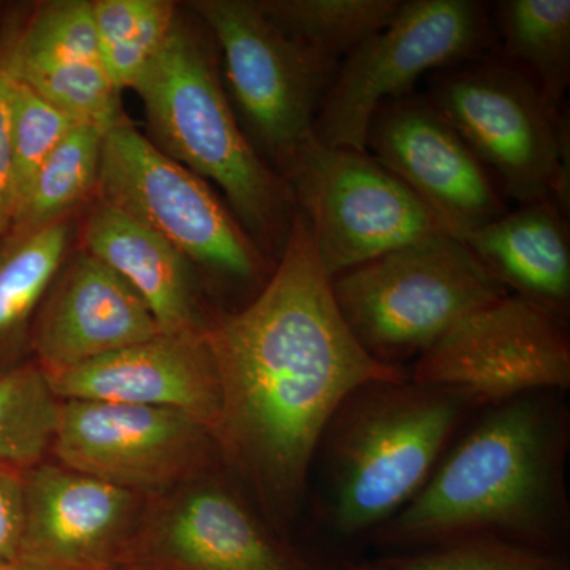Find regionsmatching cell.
<instances>
[{
    "instance_id": "cell-1",
    "label": "cell",
    "mask_w": 570,
    "mask_h": 570,
    "mask_svg": "<svg viewBox=\"0 0 570 570\" xmlns=\"http://www.w3.org/2000/svg\"><path fill=\"white\" fill-rule=\"evenodd\" d=\"M220 387L213 438L279 527L295 519L326 426L355 390L407 379L367 355L341 316L313 232L296 212L257 295L205 325Z\"/></svg>"
},
{
    "instance_id": "cell-2",
    "label": "cell",
    "mask_w": 570,
    "mask_h": 570,
    "mask_svg": "<svg viewBox=\"0 0 570 570\" xmlns=\"http://www.w3.org/2000/svg\"><path fill=\"white\" fill-rule=\"evenodd\" d=\"M564 415L542 393L493 406L381 528V542L501 539L538 547L564 510Z\"/></svg>"
},
{
    "instance_id": "cell-3",
    "label": "cell",
    "mask_w": 570,
    "mask_h": 570,
    "mask_svg": "<svg viewBox=\"0 0 570 570\" xmlns=\"http://www.w3.org/2000/svg\"><path fill=\"white\" fill-rule=\"evenodd\" d=\"M209 45L204 33L176 21L132 86L145 110L146 137L175 163L217 184L258 249L277 262L298 209L236 118Z\"/></svg>"
},
{
    "instance_id": "cell-4",
    "label": "cell",
    "mask_w": 570,
    "mask_h": 570,
    "mask_svg": "<svg viewBox=\"0 0 570 570\" xmlns=\"http://www.w3.org/2000/svg\"><path fill=\"white\" fill-rule=\"evenodd\" d=\"M456 393L403 381L371 382L326 426L333 527L377 530L425 485L464 409Z\"/></svg>"
},
{
    "instance_id": "cell-5",
    "label": "cell",
    "mask_w": 570,
    "mask_h": 570,
    "mask_svg": "<svg viewBox=\"0 0 570 570\" xmlns=\"http://www.w3.org/2000/svg\"><path fill=\"white\" fill-rule=\"evenodd\" d=\"M341 316L385 365L419 356L472 311L508 295L463 239L436 234L332 277Z\"/></svg>"
},
{
    "instance_id": "cell-6",
    "label": "cell",
    "mask_w": 570,
    "mask_h": 570,
    "mask_svg": "<svg viewBox=\"0 0 570 570\" xmlns=\"http://www.w3.org/2000/svg\"><path fill=\"white\" fill-rule=\"evenodd\" d=\"M426 97L504 195L520 205L551 197L568 216L569 122L547 107L523 70L483 56L436 71Z\"/></svg>"
},
{
    "instance_id": "cell-7",
    "label": "cell",
    "mask_w": 570,
    "mask_h": 570,
    "mask_svg": "<svg viewBox=\"0 0 570 570\" xmlns=\"http://www.w3.org/2000/svg\"><path fill=\"white\" fill-rule=\"evenodd\" d=\"M497 40L485 3L407 0L387 28L337 67L318 110L314 137L330 148L366 151L371 118L407 96L428 73L483 58Z\"/></svg>"
},
{
    "instance_id": "cell-8",
    "label": "cell",
    "mask_w": 570,
    "mask_h": 570,
    "mask_svg": "<svg viewBox=\"0 0 570 570\" xmlns=\"http://www.w3.org/2000/svg\"><path fill=\"white\" fill-rule=\"evenodd\" d=\"M330 277L436 234V214L367 151L309 138L281 171Z\"/></svg>"
},
{
    "instance_id": "cell-9",
    "label": "cell",
    "mask_w": 570,
    "mask_h": 570,
    "mask_svg": "<svg viewBox=\"0 0 570 570\" xmlns=\"http://www.w3.org/2000/svg\"><path fill=\"white\" fill-rule=\"evenodd\" d=\"M190 6L219 48L230 100L250 132L247 137L281 176L314 137L322 100L340 66L285 36L258 2L197 0Z\"/></svg>"
},
{
    "instance_id": "cell-10",
    "label": "cell",
    "mask_w": 570,
    "mask_h": 570,
    "mask_svg": "<svg viewBox=\"0 0 570 570\" xmlns=\"http://www.w3.org/2000/svg\"><path fill=\"white\" fill-rule=\"evenodd\" d=\"M96 197L235 283L268 281L264 253L200 176L126 122L105 135Z\"/></svg>"
},
{
    "instance_id": "cell-11",
    "label": "cell",
    "mask_w": 570,
    "mask_h": 570,
    "mask_svg": "<svg viewBox=\"0 0 570 570\" xmlns=\"http://www.w3.org/2000/svg\"><path fill=\"white\" fill-rule=\"evenodd\" d=\"M411 381L449 390L478 406L569 389L564 317L523 296H501L461 318L423 352Z\"/></svg>"
},
{
    "instance_id": "cell-12",
    "label": "cell",
    "mask_w": 570,
    "mask_h": 570,
    "mask_svg": "<svg viewBox=\"0 0 570 570\" xmlns=\"http://www.w3.org/2000/svg\"><path fill=\"white\" fill-rule=\"evenodd\" d=\"M56 463L151 498L209 475L219 459L212 431L168 409L59 401Z\"/></svg>"
},
{
    "instance_id": "cell-13",
    "label": "cell",
    "mask_w": 570,
    "mask_h": 570,
    "mask_svg": "<svg viewBox=\"0 0 570 570\" xmlns=\"http://www.w3.org/2000/svg\"><path fill=\"white\" fill-rule=\"evenodd\" d=\"M121 570H313L209 475L148 498Z\"/></svg>"
},
{
    "instance_id": "cell-14",
    "label": "cell",
    "mask_w": 570,
    "mask_h": 570,
    "mask_svg": "<svg viewBox=\"0 0 570 570\" xmlns=\"http://www.w3.org/2000/svg\"><path fill=\"white\" fill-rule=\"evenodd\" d=\"M367 149L456 238L508 213L498 179L426 96L382 104L367 126Z\"/></svg>"
},
{
    "instance_id": "cell-15",
    "label": "cell",
    "mask_w": 570,
    "mask_h": 570,
    "mask_svg": "<svg viewBox=\"0 0 570 570\" xmlns=\"http://www.w3.org/2000/svg\"><path fill=\"white\" fill-rule=\"evenodd\" d=\"M148 498L41 460L24 471L20 562L59 570H121Z\"/></svg>"
},
{
    "instance_id": "cell-16",
    "label": "cell",
    "mask_w": 570,
    "mask_h": 570,
    "mask_svg": "<svg viewBox=\"0 0 570 570\" xmlns=\"http://www.w3.org/2000/svg\"><path fill=\"white\" fill-rule=\"evenodd\" d=\"M58 401H104L168 409L214 433L220 387L205 328L151 340L69 370L43 373Z\"/></svg>"
},
{
    "instance_id": "cell-17",
    "label": "cell",
    "mask_w": 570,
    "mask_h": 570,
    "mask_svg": "<svg viewBox=\"0 0 570 570\" xmlns=\"http://www.w3.org/2000/svg\"><path fill=\"white\" fill-rule=\"evenodd\" d=\"M164 333L137 292L96 257L67 258L41 299L31 360L43 373L69 370Z\"/></svg>"
},
{
    "instance_id": "cell-18",
    "label": "cell",
    "mask_w": 570,
    "mask_h": 570,
    "mask_svg": "<svg viewBox=\"0 0 570 570\" xmlns=\"http://www.w3.org/2000/svg\"><path fill=\"white\" fill-rule=\"evenodd\" d=\"M85 253L137 292L164 333L204 330L193 264L163 236L97 198L82 225Z\"/></svg>"
},
{
    "instance_id": "cell-19",
    "label": "cell",
    "mask_w": 570,
    "mask_h": 570,
    "mask_svg": "<svg viewBox=\"0 0 570 570\" xmlns=\"http://www.w3.org/2000/svg\"><path fill=\"white\" fill-rule=\"evenodd\" d=\"M564 216L554 198H540L483 225L463 242L505 288L564 317L570 302Z\"/></svg>"
},
{
    "instance_id": "cell-20",
    "label": "cell",
    "mask_w": 570,
    "mask_h": 570,
    "mask_svg": "<svg viewBox=\"0 0 570 570\" xmlns=\"http://www.w3.org/2000/svg\"><path fill=\"white\" fill-rule=\"evenodd\" d=\"M69 219L0 238V377L31 362L33 318L66 264Z\"/></svg>"
},
{
    "instance_id": "cell-21",
    "label": "cell",
    "mask_w": 570,
    "mask_h": 570,
    "mask_svg": "<svg viewBox=\"0 0 570 570\" xmlns=\"http://www.w3.org/2000/svg\"><path fill=\"white\" fill-rule=\"evenodd\" d=\"M491 20L509 62L534 81L547 107L561 111L570 85L569 0H504Z\"/></svg>"
},
{
    "instance_id": "cell-22",
    "label": "cell",
    "mask_w": 570,
    "mask_h": 570,
    "mask_svg": "<svg viewBox=\"0 0 570 570\" xmlns=\"http://www.w3.org/2000/svg\"><path fill=\"white\" fill-rule=\"evenodd\" d=\"M266 17L299 45L340 66L360 45L387 28L401 0H264Z\"/></svg>"
},
{
    "instance_id": "cell-23",
    "label": "cell",
    "mask_w": 570,
    "mask_h": 570,
    "mask_svg": "<svg viewBox=\"0 0 570 570\" xmlns=\"http://www.w3.org/2000/svg\"><path fill=\"white\" fill-rule=\"evenodd\" d=\"M105 135L77 124L33 176L11 230H36L69 219L86 198L96 195Z\"/></svg>"
},
{
    "instance_id": "cell-24",
    "label": "cell",
    "mask_w": 570,
    "mask_h": 570,
    "mask_svg": "<svg viewBox=\"0 0 570 570\" xmlns=\"http://www.w3.org/2000/svg\"><path fill=\"white\" fill-rule=\"evenodd\" d=\"M18 73L26 86L73 122L104 134L129 122L122 111L121 91L102 61L20 63L18 59Z\"/></svg>"
},
{
    "instance_id": "cell-25",
    "label": "cell",
    "mask_w": 570,
    "mask_h": 570,
    "mask_svg": "<svg viewBox=\"0 0 570 570\" xmlns=\"http://www.w3.org/2000/svg\"><path fill=\"white\" fill-rule=\"evenodd\" d=\"M58 403L32 360L0 377V463L28 469L45 460Z\"/></svg>"
},
{
    "instance_id": "cell-26",
    "label": "cell",
    "mask_w": 570,
    "mask_h": 570,
    "mask_svg": "<svg viewBox=\"0 0 570 570\" xmlns=\"http://www.w3.org/2000/svg\"><path fill=\"white\" fill-rule=\"evenodd\" d=\"M20 63L100 61L91 2L63 0L41 7L21 26Z\"/></svg>"
},
{
    "instance_id": "cell-27",
    "label": "cell",
    "mask_w": 570,
    "mask_h": 570,
    "mask_svg": "<svg viewBox=\"0 0 570 570\" xmlns=\"http://www.w3.org/2000/svg\"><path fill=\"white\" fill-rule=\"evenodd\" d=\"M75 126L77 122L71 121L69 116L52 107L24 82L18 81L11 102L10 124L17 212L41 164Z\"/></svg>"
},
{
    "instance_id": "cell-28",
    "label": "cell",
    "mask_w": 570,
    "mask_h": 570,
    "mask_svg": "<svg viewBox=\"0 0 570 570\" xmlns=\"http://www.w3.org/2000/svg\"><path fill=\"white\" fill-rule=\"evenodd\" d=\"M389 570H566L558 558L538 547L501 539H472L430 547L387 561Z\"/></svg>"
},
{
    "instance_id": "cell-29",
    "label": "cell",
    "mask_w": 570,
    "mask_h": 570,
    "mask_svg": "<svg viewBox=\"0 0 570 570\" xmlns=\"http://www.w3.org/2000/svg\"><path fill=\"white\" fill-rule=\"evenodd\" d=\"M21 24L11 26L0 40V238L9 235L17 216L13 159H11V102L20 81L18 39Z\"/></svg>"
},
{
    "instance_id": "cell-30",
    "label": "cell",
    "mask_w": 570,
    "mask_h": 570,
    "mask_svg": "<svg viewBox=\"0 0 570 570\" xmlns=\"http://www.w3.org/2000/svg\"><path fill=\"white\" fill-rule=\"evenodd\" d=\"M24 471L0 463V570L18 564L24 534Z\"/></svg>"
},
{
    "instance_id": "cell-31",
    "label": "cell",
    "mask_w": 570,
    "mask_h": 570,
    "mask_svg": "<svg viewBox=\"0 0 570 570\" xmlns=\"http://www.w3.org/2000/svg\"><path fill=\"white\" fill-rule=\"evenodd\" d=\"M347 570H389L387 561L385 562H376V564H363L356 566V568L347 569Z\"/></svg>"
},
{
    "instance_id": "cell-32",
    "label": "cell",
    "mask_w": 570,
    "mask_h": 570,
    "mask_svg": "<svg viewBox=\"0 0 570 570\" xmlns=\"http://www.w3.org/2000/svg\"><path fill=\"white\" fill-rule=\"evenodd\" d=\"M2 570H59V569L37 568V566L24 564V562H18V564L11 566V568H7V569H2Z\"/></svg>"
}]
</instances>
